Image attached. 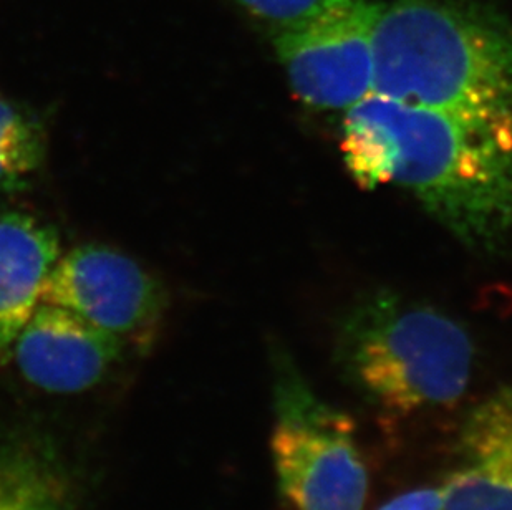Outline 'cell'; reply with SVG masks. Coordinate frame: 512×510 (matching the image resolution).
I'll use <instances>...</instances> for the list:
<instances>
[{"mask_svg": "<svg viewBox=\"0 0 512 510\" xmlns=\"http://www.w3.org/2000/svg\"><path fill=\"white\" fill-rule=\"evenodd\" d=\"M362 188L400 189L476 251L512 247V128L373 93L343 113Z\"/></svg>", "mask_w": 512, "mask_h": 510, "instance_id": "1", "label": "cell"}, {"mask_svg": "<svg viewBox=\"0 0 512 510\" xmlns=\"http://www.w3.org/2000/svg\"><path fill=\"white\" fill-rule=\"evenodd\" d=\"M373 49L378 95L512 128V22L488 0H392Z\"/></svg>", "mask_w": 512, "mask_h": 510, "instance_id": "2", "label": "cell"}, {"mask_svg": "<svg viewBox=\"0 0 512 510\" xmlns=\"http://www.w3.org/2000/svg\"><path fill=\"white\" fill-rule=\"evenodd\" d=\"M337 360L372 405L410 414L453 405L464 395L474 345L463 325L438 308L377 294L343 318Z\"/></svg>", "mask_w": 512, "mask_h": 510, "instance_id": "3", "label": "cell"}, {"mask_svg": "<svg viewBox=\"0 0 512 510\" xmlns=\"http://www.w3.org/2000/svg\"><path fill=\"white\" fill-rule=\"evenodd\" d=\"M272 363L271 448L282 494L295 510H363L368 474L353 419L317 396L284 348Z\"/></svg>", "mask_w": 512, "mask_h": 510, "instance_id": "4", "label": "cell"}, {"mask_svg": "<svg viewBox=\"0 0 512 510\" xmlns=\"http://www.w3.org/2000/svg\"><path fill=\"white\" fill-rule=\"evenodd\" d=\"M382 2L337 0L322 14L272 34L290 90L304 105L345 111L375 93V25Z\"/></svg>", "mask_w": 512, "mask_h": 510, "instance_id": "5", "label": "cell"}, {"mask_svg": "<svg viewBox=\"0 0 512 510\" xmlns=\"http://www.w3.org/2000/svg\"><path fill=\"white\" fill-rule=\"evenodd\" d=\"M146 352L153 347L166 310L160 282L130 255L102 244L60 254L42 300Z\"/></svg>", "mask_w": 512, "mask_h": 510, "instance_id": "6", "label": "cell"}, {"mask_svg": "<svg viewBox=\"0 0 512 510\" xmlns=\"http://www.w3.org/2000/svg\"><path fill=\"white\" fill-rule=\"evenodd\" d=\"M126 343L67 308L40 302L12 343L15 365L30 385L60 395L98 385Z\"/></svg>", "mask_w": 512, "mask_h": 510, "instance_id": "7", "label": "cell"}, {"mask_svg": "<svg viewBox=\"0 0 512 510\" xmlns=\"http://www.w3.org/2000/svg\"><path fill=\"white\" fill-rule=\"evenodd\" d=\"M445 510H512V385L474 406L459 434Z\"/></svg>", "mask_w": 512, "mask_h": 510, "instance_id": "8", "label": "cell"}, {"mask_svg": "<svg viewBox=\"0 0 512 510\" xmlns=\"http://www.w3.org/2000/svg\"><path fill=\"white\" fill-rule=\"evenodd\" d=\"M60 257L54 227L19 211H0V357L42 300Z\"/></svg>", "mask_w": 512, "mask_h": 510, "instance_id": "9", "label": "cell"}, {"mask_svg": "<svg viewBox=\"0 0 512 510\" xmlns=\"http://www.w3.org/2000/svg\"><path fill=\"white\" fill-rule=\"evenodd\" d=\"M0 510H72L62 477L27 449L0 451Z\"/></svg>", "mask_w": 512, "mask_h": 510, "instance_id": "10", "label": "cell"}, {"mask_svg": "<svg viewBox=\"0 0 512 510\" xmlns=\"http://www.w3.org/2000/svg\"><path fill=\"white\" fill-rule=\"evenodd\" d=\"M45 133L35 116L0 95V194L29 188L45 163Z\"/></svg>", "mask_w": 512, "mask_h": 510, "instance_id": "11", "label": "cell"}, {"mask_svg": "<svg viewBox=\"0 0 512 510\" xmlns=\"http://www.w3.org/2000/svg\"><path fill=\"white\" fill-rule=\"evenodd\" d=\"M252 19L271 30V35L292 29L322 14L337 0H236Z\"/></svg>", "mask_w": 512, "mask_h": 510, "instance_id": "12", "label": "cell"}, {"mask_svg": "<svg viewBox=\"0 0 512 510\" xmlns=\"http://www.w3.org/2000/svg\"><path fill=\"white\" fill-rule=\"evenodd\" d=\"M378 510H445V487L406 492Z\"/></svg>", "mask_w": 512, "mask_h": 510, "instance_id": "13", "label": "cell"}]
</instances>
